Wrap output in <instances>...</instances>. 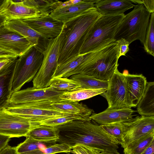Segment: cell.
<instances>
[{
    "label": "cell",
    "instance_id": "obj_19",
    "mask_svg": "<svg viewBox=\"0 0 154 154\" xmlns=\"http://www.w3.org/2000/svg\"><path fill=\"white\" fill-rule=\"evenodd\" d=\"M16 57L0 70V110L6 108L12 93V85L16 62Z\"/></svg>",
    "mask_w": 154,
    "mask_h": 154
},
{
    "label": "cell",
    "instance_id": "obj_2",
    "mask_svg": "<svg viewBox=\"0 0 154 154\" xmlns=\"http://www.w3.org/2000/svg\"><path fill=\"white\" fill-rule=\"evenodd\" d=\"M101 15L94 7L64 23L61 32L58 65L79 55L89 30Z\"/></svg>",
    "mask_w": 154,
    "mask_h": 154
},
{
    "label": "cell",
    "instance_id": "obj_10",
    "mask_svg": "<svg viewBox=\"0 0 154 154\" xmlns=\"http://www.w3.org/2000/svg\"><path fill=\"white\" fill-rule=\"evenodd\" d=\"M154 132V116H137L132 120L123 122L122 147Z\"/></svg>",
    "mask_w": 154,
    "mask_h": 154
},
{
    "label": "cell",
    "instance_id": "obj_12",
    "mask_svg": "<svg viewBox=\"0 0 154 154\" xmlns=\"http://www.w3.org/2000/svg\"><path fill=\"white\" fill-rule=\"evenodd\" d=\"M100 95L106 99L108 108L120 109L128 107L125 101V75L117 69L108 81L106 91Z\"/></svg>",
    "mask_w": 154,
    "mask_h": 154
},
{
    "label": "cell",
    "instance_id": "obj_44",
    "mask_svg": "<svg viewBox=\"0 0 154 154\" xmlns=\"http://www.w3.org/2000/svg\"><path fill=\"white\" fill-rule=\"evenodd\" d=\"M142 154H154V140Z\"/></svg>",
    "mask_w": 154,
    "mask_h": 154
},
{
    "label": "cell",
    "instance_id": "obj_20",
    "mask_svg": "<svg viewBox=\"0 0 154 154\" xmlns=\"http://www.w3.org/2000/svg\"><path fill=\"white\" fill-rule=\"evenodd\" d=\"M135 112L129 107L120 109L107 108L99 113H93L90 116V118L100 125L127 122L133 119L134 116L133 114Z\"/></svg>",
    "mask_w": 154,
    "mask_h": 154
},
{
    "label": "cell",
    "instance_id": "obj_32",
    "mask_svg": "<svg viewBox=\"0 0 154 154\" xmlns=\"http://www.w3.org/2000/svg\"><path fill=\"white\" fill-rule=\"evenodd\" d=\"M55 0H23V5L34 8L38 11L42 16L49 15L53 11V5Z\"/></svg>",
    "mask_w": 154,
    "mask_h": 154
},
{
    "label": "cell",
    "instance_id": "obj_45",
    "mask_svg": "<svg viewBox=\"0 0 154 154\" xmlns=\"http://www.w3.org/2000/svg\"><path fill=\"white\" fill-rule=\"evenodd\" d=\"M6 21L5 18L0 15V25L5 23Z\"/></svg>",
    "mask_w": 154,
    "mask_h": 154
},
{
    "label": "cell",
    "instance_id": "obj_22",
    "mask_svg": "<svg viewBox=\"0 0 154 154\" xmlns=\"http://www.w3.org/2000/svg\"><path fill=\"white\" fill-rule=\"evenodd\" d=\"M51 105L54 109L60 112L89 118L94 113L93 109L86 105L79 103L78 101L62 100L52 103Z\"/></svg>",
    "mask_w": 154,
    "mask_h": 154
},
{
    "label": "cell",
    "instance_id": "obj_25",
    "mask_svg": "<svg viewBox=\"0 0 154 154\" xmlns=\"http://www.w3.org/2000/svg\"><path fill=\"white\" fill-rule=\"evenodd\" d=\"M106 90V89H90L79 88L64 92L60 97L61 100L64 101L79 102L100 95Z\"/></svg>",
    "mask_w": 154,
    "mask_h": 154
},
{
    "label": "cell",
    "instance_id": "obj_48",
    "mask_svg": "<svg viewBox=\"0 0 154 154\" xmlns=\"http://www.w3.org/2000/svg\"><path fill=\"white\" fill-rule=\"evenodd\" d=\"M70 154V153H69V152H68V153H65V154Z\"/></svg>",
    "mask_w": 154,
    "mask_h": 154
},
{
    "label": "cell",
    "instance_id": "obj_46",
    "mask_svg": "<svg viewBox=\"0 0 154 154\" xmlns=\"http://www.w3.org/2000/svg\"><path fill=\"white\" fill-rule=\"evenodd\" d=\"M101 154H120L118 152H106L105 151L102 152H101Z\"/></svg>",
    "mask_w": 154,
    "mask_h": 154
},
{
    "label": "cell",
    "instance_id": "obj_17",
    "mask_svg": "<svg viewBox=\"0 0 154 154\" xmlns=\"http://www.w3.org/2000/svg\"><path fill=\"white\" fill-rule=\"evenodd\" d=\"M0 15L6 21L43 16L37 10L23 5V2L15 3L12 0H5L0 9Z\"/></svg>",
    "mask_w": 154,
    "mask_h": 154
},
{
    "label": "cell",
    "instance_id": "obj_7",
    "mask_svg": "<svg viewBox=\"0 0 154 154\" xmlns=\"http://www.w3.org/2000/svg\"><path fill=\"white\" fill-rule=\"evenodd\" d=\"M61 36V32L57 37L49 40L43 52V58L42 65L33 79V87L40 89L49 86L58 65Z\"/></svg>",
    "mask_w": 154,
    "mask_h": 154
},
{
    "label": "cell",
    "instance_id": "obj_31",
    "mask_svg": "<svg viewBox=\"0 0 154 154\" xmlns=\"http://www.w3.org/2000/svg\"><path fill=\"white\" fill-rule=\"evenodd\" d=\"M58 91H69L80 88L76 82L66 78L58 77L52 79L49 86Z\"/></svg>",
    "mask_w": 154,
    "mask_h": 154
},
{
    "label": "cell",
    "instance_id": "obj_29",
    "mask_svg": "<svg viewBox=\"0 0 154 154\" xmlns=\"http://www.w3.org/2000/svg\"><path fill=\"white\" fill-rule=\"evenodd\" d=\"M91 119L81 116L70 114L48 118L40 122L38 125L57 127L75 120L86 121Z\"/></svg>",
    "mask_w": 154,
    "mask_h": 154
},
{
    "label": "cell",
    "instance_id": "obj_3",
    "mask_svg": "<svg viewBox=\"0 0 154 154\" xmlns=\"http://www.w3.org/2000/svg\"><path fill=\"white\" fill-rule=\"evenodd\" d=\"M118 48L116 42L84 55L81 63L68 75L82 74L108 81L118 69Z\"/></svg>",
    "mask_w": 154,
    "mask_h": 154
},
{
    "label": "cell",
    "instance_id": "obj_43",
    "mask_svg": "<svg viewBox=\"0 0 154 154\" xmlns=\"http://www.w3.org/2000/svg\"><path fill=\"white\" fill-rule=\"evenodd\" d=\"M18 57L15 55L0 49V58Z\"/></svg>",
    "mask_w": 154,
    "mask_h": 154
},
{
    "label": "cell",
    "instance_id": "obj_26",
    "mask_svg": "<svg viewBox=\"0 0 154 154\" xmlns=\"http://www.w3.org/2000/svg\"><path fill=\"white\" fill-rule=\"evenodd\" d=\"M59 131L57 127L39 125L31 130L26 137H30L39 140H57L59 137Z\"/></svg>",
    "mask_w": 154,
    "mask_h": 154
},
{
    "label": "cell",
    "instance_id": "obj_34",
    "mask_svg": "<svg viewBox=\"0 0 154 154\" xmlns=\"http://www.w3.org/2000/svg\"><path fill=\"white\" fill-rule=\"evenodd\" d=\"M71 150L70 147L64 143H56L46 147L36 150L30 154H55L60 152H69Z\"/></svg>",
    "mask_w": 154,
    "mask_h": 154
},
{
    "label": "cell",
    "instance_id": "obj_9",
    "mask_svg": "<svg viewBox=\"0 0 154 154\" xmlns=\"http://www.w3.org/2000/svg\"><path fill=\"white\" fill-rule=\"evenodd\" d=\"M38 125L13 113L6 108L0 110V134L10 137H26L29 132Z\"/></svg>",
    "mask_w": 154,
    "mask_h": 154
},
{
    "label": "cell",
    "instance_id": "obj_5",
    "mask_svg": "<svg viewBox=\"0 0 154 154\" xmlns=\"http://www.w3.org/2000/svg\"><path fill=\"white\" fill-rule=\"evenodd\" d=\"M133 9L124 15L117 28L115 41L124 39L129 44L136 40L143 44L151 14L142 4L135 5Z\"/></svg>",
    "mask_w": 154,
    "mask_h": 154
},
{
    "label": "cell",
    "instance_id": "obj_39",
    "mask_svg": "<svg viewBox=\"0 0 154 154\" xmlns=\"http://www.w3.org/2000/svg\"><path fill=\"white\" fill-rule=\"evenodd\" d=\"M130 1L132 3L137 4L143 5L151 14L154 13V0H130Z\"/></svg>",
    "mask_w": 154,
    "mask_h": 154
},
{
    "label": "cell",
    "instance_id": "obj_36",
    "mask_svg": "<svg viewBox=\"0 0 154 154\" xmlns=\"http://www.w3.org/2000/svg\"><path fill=\"white\" fill-rule=\"evenodd\" d=\"M70 151L74 154H101L103 151L99 149L82 144L76 145Z\"/></svg>",
    "mask_w": 154,
    "mask_h": 154
},
{
    "label": "cell",
    "instance_id": "obj_24",
    "mask_svg": "<svg viewBox=\"0 0 154 154\" xmlns=\"http://www.w3.org/2000/svg\"><path fill=\"white\" fill-rule=\"evenodd\" d=\"M57 140H42L31 137H26L25 140L16 146L17 154H30L38 149L47 147L57 143Z\"/></svg>",
    "mask_w": 154,
    "mask_h": 154
},
{
    "label": "cell",
    "instance_id": "obj_47",
    "mask_svg": "<svg viewBox=\"0 0 154 154\" xmlns=\"http://www.w3.org/2000/svg\"><path fill=\"white\" fill-rule=\"evenodd\" d=\"M5 0H0V9L4 3Z\"/></svg>",
    "mask_w": 154,
    "mask_h": 154
},
{
    "label": "cell",
    "instance_id": "obj_27",
    "mask_svg": "<svg viewBox=\"0 0 154 154\" xmlns=\"http://www.w3.org/2000/svg\"><path fill=\"white\" fill-rule=\"evenodd\" d=\"M77 82L80 88L86 89H107L108 81L97 79L92 76L82 74H75L70 78Z\"/></svg>",
    "mask_w": 154,
    "mask_h": 154
},
{
    "label": "cell",
    "instance_id": "obj_28",
    "mask_svg": "<svg viewBox=\"0 0 154 154\" xmlns=\"http://www.w3.org/2000/svg\"><path fill=\"white\" fill-rule=\"evenodd\" d=\"M154 140V132L132 142L123 149L124 154H142Z\"/></svg>",
    "mask_w": 154,
    "mask_h": 154
},
{
    "label": "cell",
    "instance_id": "obj_23",
    "mask_svg": "<svg viewBox=\"0 0 154 154\" xmlns=\"http://www.w3.org/2000/svg\"><path fill=\"white\" fill-rule=\"evenodd\" d=\"M137 112L141 116H154V82H147L143 95L137 105Z\"/></svg>",
    "mask_w": 154,
    "mask_h": 154
},
{
    "label": "cell",
    "instance_id": "obj_14",
    "mask_svg": "<svg viewBox=\"0 0 154 154\" xmlns=\"http://www.w3.org/2000/svg\"><path fill=\"white\" fill-rule=\"evenodd\" d=\"M22 20L44 37L49 40L60 35L64 24L50 15Z\"/></svg>",
    "mask_w": 154,
    "mask_h": 154
},
{
    "label": "cell",
    "instance_id": "obj_11",
    "mask_svg": "<svg viewBox=\"0 0 154 154\" xmlns=\"http://www.w3.org/2000/svg\"><path fill=\"white\" fill-rule=\"evenodd\" d=\"M65 92L50 87L40 89L28 88L12 92L9 103L18 104L42 101H49L53 103L62 100L60 96Z\"/></svg>",
    "mask_w": 154,
    "mask_h": 154
},
{
    "label": "cell",
    "instance_id": "obj_35",
    "mask_svg": "<svg viewBox=\"0 0 154 154\" xmlns=\"http://www.w3.org/2000/svg\"><path fill=\"white\" fill-rule=\"evenodd\" d=\"M100 125L105 131L116 138L120 144L122 141L123 122Z\"/></svg>",
    "mask_w": 154,
    "mask_h": 154
},
{
    "label": "cell",
    "instance_id": "obj_16",
    "mask_svg": "<svg viewBox=\"0 0 154 154\" xmlns=\"http://www.w3.org/2000/svg\"><path fill=\"white\" fill-rule=\"evenodd\" d=\"M125 79L126 105L128 107H135L144 93L146 78L142 74H127L125 75Z\"/></svg>",
    "mask_w": 154,
    "mask_h": 154
},
{
    "label": "cell",
    "instance_id": "obj_33",
    "mask_svg": "<svg viewBox=\"0 0 154 154\" xmlns=\"http://www.w3.org/2000/svg\"><path fill=\"white\" fill-rule=\"evenodd\" d=\"M154 13L151 14L149 23L147 30L144 49L148 54L154 56Z\"/></svg>",
    "mask_w": 154,
    "mask_h": 154
},
{
    "label": "cell",
    "instance_id": "obj_1",
    "mask_svg": "<svg viewBox=\"0 0 154 154\" xmlns=\"http://www.w3.org/2000/svg\"><path fill=\"white\" fill-rule=\"evenodd\" d=\"M57 128L59 131L57 143H65L71 149L82 144L106 152H118V141L92 120H75Z\"/></svg>",
    "mask_w": 154,
    "mask_h": 154
},
{
    "label": "cell",
    "instance_id": "obj_4",
    "mask_svg": "<svg viewBox=\"0 0 154 154\" xmlns=\"http://www.w3.org/2000/svg\"><path fill=\"white\" fill-rule=\"evenodd\" d=\"M125 15H101L91 27L79 55L98 50L115 42L116 32Z\"/></svg>",
    "mask_w": 154,
    "mask_h": 154
},
{
    "label": "cell",
    "instance_id": "obj_13",
    "mask_svg": "<svg viewBox=\"0 0 154 154\" xmlns=\"http://www.w3.org/2000/svg\"><path fill=\"white\" fill-rule=\"evenodd\" d=\"M5 23L0 25V49L19 57L32 46L23 37L7 28Z\"/></svg>",
    "mask_w": 154,
    "mask_h": 154
},
{
    "label": "cell",
    "instance_id": "obj_42",
    "mask_svg": "<svg viewBox=\"0 0 154 154\" xmlns=\"http://www.w3.org/2000/svg\"><path fill=\"white\" fill-rule=\"evenodd\" d=\"M15 57L0 58V70L11 62Z\"/></svg>",
    "mask_w": 154,
    "mask_h": 154
},
{
    "label": "cell",
    "instance_id": "obj_40",
    "mask_svg": "<svg viewBox=\"0 0 154 154\" xmlns=\"http://www.w3.org/2000/svg\"><path fill=\"white\" fill-rule=\"evenodd\" d=\"M10 140L9 137L0 134V152L8 145Z\"/></svg>",
    "mask_w": 154,
    "mask_h": 154
},
{
    "label": "cell",
    "instance_id": "obj_38",
    "mask_svg": "<svg viewBox=\"0 0 154 154\" xmlns=\"http://www.w3.org/2000/svg\"><path fill=\"white\" fill-rule=\"evenodd\" d=\"M82 0H70L64 2L56 0L53 5V11L74 5L81 2Z\"/></svg>",
    "mask_w": 154,
    "mask_h": 154
},
{
    "label": "cell",
    "instance_id": "obj_8",
    "mask_svg": "<svg viewBox=\"0 0 154 154\" xmlns=\"http://www.w3.org/2000/svg\"><path fill=\"white\" fill-rule=\"evenodd\" d=\"M52 102L42 101L18 104H9L6 108L10 112L25 118L37 125L52 117L70 115L54 109Z\"/></svg>",
    "mask_w": 154,
    "mask_h": 154
},
{
    "label": "cell",
    "instance_id": "obj_15",
    "mask_svg": "<svg viewBox=\"0 0 154 154\" xmlns=\"http://www.w3.org/2000/svg\"><path fill=\"white\" fill-rule=\"evenodd\" d=\"M5 26L25 38L32 46L40 52L45 50L49 40L32 29L22 20L6 21Z\"/></svg>",
    "mask_w": 154,
    "mask_h": 154
},
{
    "label": "cell",
    "instance_id": "obj_37",
    "mask_svg": "<svg viewBox=\"0 0 154 154\" xmlns=\"http://www.w3.org/2000/svg\"><path fill=\"white\" fill-rule=\"evenodd\" d=\"M118 48V57L122 56H125L129 51V42L124 39H121L116 41Z\"/></svg>",
    "mask_w": 154,
    "mask_h": 154
},
{
    "label": "cell",
    "instance_id": "obj_41",
    "mask_svg": "<svg viewBox=\"0 0 154 154\" xmlns=\"http://www.w3.org/2000/svg\"><path fill=\"white\" fill-rule=\"evenodd\" d=\"M0 154H17L15 147L8 145L0 152Z\"/></svg>",
    "mask_w": 154,
    "mask_h": 154
},
{
    "label": "cell",
    "instance_id": "obj_21",
    "mask_svg": "<svg viewBox=\"0 0 154 154\" xmlns=\"http://www.w3.org/2000/svg\"><path fill=\"white\" fill-rule=\"evenodd\" d=\"M134 6L128 0H100L94 4V7L101 15L124 14L125 12Z\"/></svg>",
    "mask_w": 154,
    "mask_h": 154
},
{
    "label": "cell",
    "instance_id": "obj_6",
    "mask_svg": "<svg viewBox=\"0 0 154 154\" xmlns=\"http://www.w3.org/2000/svg\"><path fill=\"white\" fill-rule=\"evenodd\" d=\"M43 53L32 46L17 60L13 78L12 92L19 91L33 79L42 65Z\"/></svg>",
    "mask_w": 154,
    "mask_h": 154
},
{
    "label": "cell",
    "instance_id": "obj_18",
    "mask_svg": "<svg viewBox=\"0 0 154 154\" xmlns=\"http://www.w3.org/2000/svg\"><path fill=\"white\" fill-rule=\"evenodd\" d=\"M100 0H82L77 4L52 11L50 15L64 23L80 16L94 8V4Z\"/></svg>",
    "mask_w": 154,
    "mask_h": 154
},
{
    "label": "cell",
    "instance_id": "obj_30",
    "mask_svg": "<svg viewBox=\"0 0 154 154\" xmlns=\"http://www.w3.org/2000/svg\"><path fill=\"white\" fill-rule=\"evenodd\" d=\"M84 56L79 55L67 62L58 65L52 79L58 77L67 78L68 74L81 63Z\"/></svg>",
    "mask_w": 154,
    "mask_h": 154
}]
</instances>
